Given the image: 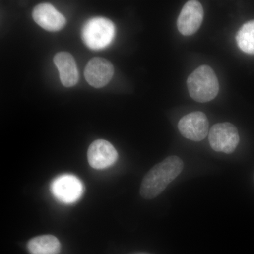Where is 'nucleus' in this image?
I'll return each mask as SVG.
<instances>
[{
  "label": "nucleus",
  "instance_id": "obj_12",
  "mask_svg": "<svg viewBox=\"0 0 254 254\" xmlns=\"http://www.w3.org/2000/svg\"><path fill=\"white\" fill-rule=\"evenodd\" d=\"M27 247L31 254H59L61 244L53 235H41L31 239Z\"/></svg>",
  "mask_w": 254,
  "mask_h": 254
},
{
  "label": "nucleus",
  "instance_id": "obj_10",
  "mask_svg": "<svg viewBox=\"0 0 254 254\" xmlns=\"http://www.w3.org/2000/svg\"><path fill=\"white\" fill-rule=\"evenodd\" d=\"M32 16L36 23L48 31H60L66 24L64 16L48 3L37 5L33 9Z\"/></svg>",
  "mask_w": 254,
  "mask_h": 254
},
{
  "label": "nucleus",
  "instance_id": "obj_7",
  "mask_svg": "<svg viewBox=\"0 0 254 254\" xmlns=\"http://www.w3.org/2000/svg\"><path fill=\"white\" fill-rule=\"evenodd\" d=\"M209 123L202 112H193L185 115L178 123L179 131L187 139L200 141L208 134Z\"/></svg>",
  "mask_w": 254,
  "mask_h": 254
},
{
  "label": "nucleus",
  "instance_id": "obj_13",
  "mask_svg": "<svg viewBox=\"0 0 254 254\" xmlns=\"http://www.w3.org/2000/svg\"><path fill=\"white\" fill-rule=\"evenodd\" d=\"M236 41L239 48L244 53L254 55V20H251L240 28Z\"/></svg>",
  "mask_w": 254,
  "mask_h": 254
},
{
  "label": "nucleus",
  "instance_id": "obj_2",
  "mask_svg": "<svg viewBox=\"0 0 254 254\" xmlns=\"http://www.w3.org/2000/svg\"><path fill=\"white\" fill-rule=\"evenodd\" d=\"M190 96L198 103L213 100L219 91L218 79L213 68L202 65L193 71L187 79Z\"/></svg>",
  "mask_w": 254,
  "mask_h": 254
},
{
  "label": "nucleus",
  "instance_id": "obj_5",
  "mask_svg": "<svg viewBox=\"0 0 254 254\" xmlns=\"http://www.w3.org/2000/svg\"><path fill=\"white\" fill-rule=\"evenodd\" d=\"M51 190L57 199L69 204L81 198L83 191V184L74 175H63L53 182Z\"/></svg>",
  "mask_w": 254,
  "mask_h": 254
},
{
  "label": "nucleus",
  "instance_id": "obj_11",
  "mask_svg": "<svg viewBox=\"0 0 254 254\" xmlns=\"http://www.w3.org/2000/svg\"><path fill=\"white\" fill-rule=\"evenodd\" d=\"M54 63L59 71L60 80L64 86L70 88L78 83V71L72 55L66 52L58 53L55 56Z\"/></svg>",
  "mask_w": 254,
  "mask_h": 254
},
{
  "label": "nucleus",
  "instance_id": "obj_1",
  "mask_svg": "<svg viewBox=\"0 0 254 254\" xmlns=\"http://www.w3.org/2000/svg\"><path fill=\"white\" fill-rule=\"evenodd\" d=\"M183 168V161L176 155L165 158L145 175L141 182L140 194L145 199L158 196L182 173Z\"/></svg>",
  "mask_w": 254,
  "mask_h": 254
},
{
  "label": "nucleus",
  "instance_id": "obj_8",
  "mask_svg": "<svg viewBox=\"0 0 254 254\" xmlns=\"http://www.w3.org/2000/svg\"><path fill=\"white\" fill-rule=\"evenodd\" d=\"M118 158L116 149L105 140H96L88 148V163L92 168L96 170L109 168L117 161Z\"/></svg>",
  "mask_w": 254,
  "mask_h": 254
},
{
  "label": "nucleus",
  "instance_id": "obj_4",
  "mask_svg": "<svg viewBox=\"0 0 254 254\" xmlns=\"http://www.w3.org/2000/svg\"><path fill=\"white\" fill-rule=\"evenodd\" d=\"M209 143L214 150L230 154L240 142L236 127L231 123H218L213 125L208 133Z\"/></svg>",
  "mask_w": 254,
  "mask_h": 254
},
{
  "label": "nucleus",
  "instance_id": "obj_3",
  "mask_svg": "<svg viewBox=\"0 0 254 254\" xmlns=\"http://www.w3.org/2000/svg\"><path fill=\"white\" fill-rule=\"evenodd\" d=\"M115 35V25L110 20L95 17L87 21L82 28V40L91 50L104 49L113 41Z\"/></svg>",
  "mask_w": 254,
  "mask_h": 254
},
{
  "label": "nucleus",
  "instance_id": "obj_9",
  "mask_svg": "<svg viewBox=\"0 0 254 254\" xmlns=\"http://www.w3.org/2000/svg\"><path fill=\"white\" fill-rule=\"evenodd\" d=\"M113 75V65L104 58H93L88 62L85 68L84 76L86 81L96 88L106 86Z\"/></svg>",
  "mask_w": 254,
  "mask_h": 254
},
{
  "label": "nucleus",
  "instance_id": "obj_6",
  "mask_svg": "<svg viewBox=\"0 0 254 254\" xmlns=\"http://www.w3.org/2000/svg\"><path fill=\"white\" fill-rule=\"evenodd\" d=\"M203 6L198 1L190 0L184 5L177 19V28L183 36H190L199 29L203 22Z\"/></svg>",
  "mask_w": 254,
  "mask_h": 254
}]
</instances>
